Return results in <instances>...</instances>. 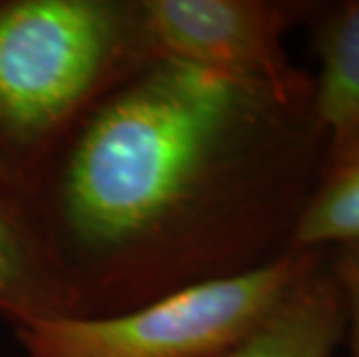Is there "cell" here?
Here are the masks:
<instances>
[{
    "label": "cell",
    "mask_w": 359,
    "mask_h": 357,
    "mask_svg": "<svg viewBox=\"0 0 359 357\" xmlns=\"http://www.w3.org/2000/svg\"><path fill=\"white\" fill-rule=\"evenodd\" d=\"M325 147L311 74L151 58L83 114L24 204L74 316H109L290 253Z\"/></svg>",
    "instance_id": "6da1fadb"
},
{
    "label": "cell",
    "mask_w": 359,
    "mask_h": 357,
    "mask_svg": "<svg viewBox=\"0 0 359 357\" xmlns=\"http://www.w3.org/2000/svg\"><path fill=\"white\" fill-rule=\"evenodd\" d=\"M147 60L135 0H0V184L24 197L83 114Z\"/></svg>",
    "instance_id": "7a4b0ae2"
},
{
    "label": "cell",
    "mask_w": 359,
    "mask_h": 357,
    "mask_svg": "<svg viewBox=\"0 0 359 357\" xmlns=\"http://www.w3.org/2000/svg\"><path fill=\"white\" fill-rule=\"evenodd\" d=\"M316 253L290 250L246 274L109 316L14 323V339L21 357H225L273 314Z\"/></svg>",
    "instance_id": "3957f363"
},
{
    "label": "cell",
    "mask_w": 359,
    "mask_h": 357,
    "mask_svg": "<svg viewBox=\"0 0 359 357\" xmlns=\"http://www.w3.org/2000/svg\"><path fill=\"white\" fill-rule=\"evenodd\" d=\"M316 0H135L151 58L193 65L236 79L294 83L285 35L306 26Z\"/></svg>",
    "instance_id": "277c9868"
},
{
    "label": "cell",
    "mask_w": 359,
    "mask_h": 357,
    "mask_svg": "<svg viewBox=\"0 0 359 357\" xmlns=\"http://www.w3.org/2000/svg\"><path fill=\"white\" fill-rule=\"evenodd\" d=\"M346 334V304L327 250H318L283 302L225 357H332Z\"/></svg>",
    "instance_id": "5b68a950"
},
{
    "label": "cell",
    "mask_w": 359,
    "mask_h": 357,
    "mask_svg": "<svg viewBox=\"0 0 359 357\" xmlns=\"http://www.w3.org/2000/svg\"><path fill=\"white\" fill-rule=\"evenodd\" d=\"M0 316L7 323L74 316L28 218L24 197L0 184Z\"/></svg>",
    "instance_id": "8992f818"
},
{
    "label": "cell",
    "mask_w": 359,
    "mask_h": 357,
    "mask_svg": "<svg viewBox=\"0 0 359 357\" xmlns=\"http://www.w3.org/2000/svg\"><path fill=\"white\" fill-rule=\"evenodd\" d=\"M306 26L318 58L313 109L334 140L359 128V0L318 3Z\"/></svg>",
    "instance_id": "52a82bcc"
},
{
    "label": "cell",
    "mask_w": 359,
    "mask_h": 357,
    "mask_svg": "<svg viewBox=\"0 0 359 357\" xmlns=\"http://www.w3.org/2000/svg\"><path fill=\"white\" fill-rule=\"evenodd\" d=\"M359 246V128L327 140L292 250L316 253Z\"/></svg>",
    "instance_id": "ba28073f"
},
{
    "label": "cell",
    "mask_w": 359,
    "mask_h": 357,
    "mask_svg": "<svg viewBox=\"0 0 359 357\" xmlns=\"http://www.w3.org/2000/svg\"><path fill=\"white\" fill-rule=\"evenodd\" d=\"M327 253L346 304L343 339H348V357H359V246L336 248Z\"/></svg>",
    "instance_id": "9c48e42d"
}]
</instances>
